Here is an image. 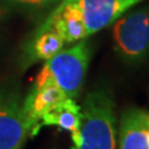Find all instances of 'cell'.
I'll return each mask as SVG.
<instances>
[{"instance_id": "cell-1", "label": "cell", "mask_w": 149, "mask_h": 149, "mask_svg": "<svg viewBox=\"0 0 149 149\" xmlns=\"http://www.w3.org/2000/svg\"><path fill=\"white\" fill-rule=\"evenodd\" d=\"M116 109L111 92L97 88L86 96L82 106L80 142L73 149H116Z\"/></svg>"}, {"instance_id": "cell-3", "label": "cell", "mask_w": 149, "mask_h": 149, "mask_svg": "<svg viewBox=\"0 0 149 149\" xmlns=\"http://www.w3.org/2000/svg\"><path fill=\"white\" fill-rule=\"evenodd\" d=\"M114 47L124 60L137 62L149 54V5L127 11L113 22Z\"/></svg>"}, {"instance_id": "cell-2", "label": "cell", "mask_w": 149, "mask_h": 149, "mask_svg": "<svg viewBox=\"0 0 149 149\" xmlns=\"http://www.w3.org/2000/svg\"><path fill=\"white\" fill-rule=\"evenodd\" d=\"M91 51L87 41L81 40L72 47L63 49L46 61L36 76L34 85L41 86L54 82L68 98H76L85 81Z\"/></svg>"}, {"instance_id": "cell-11", "label": "cell", "mask_w": 149, "mask_h": 149, "mask_svg": "<svg viewBox=\"0 0 149 149\" xmlns=\"http://www.w3.org/2000/svg\"><path fill=\"white\" fill-rule=\"evenodd\" d=\"M24 3H29V4H39V5H44V4H52V3H57L61 0H20Z\"/></svg>"}, {"instance_id": "cell-9", "label": "cell", "mask_w": 149, "mask_h": 149, "mask_svg": "<svg viewBox=\"0 0 149 149\" xmlns=\"http://www.w3.org/2000/svg\"><path fill=\"white\" fill-rule=\"evenodd\" d=\"M119 149H149V113L141 108L123 112L119 124Z\"/></svg>"}, {"instance_id": "cell-4", "label": "cell", "mask_w": 149, "mask_h": 149, "mask_svg": "<svg viewBox=\"0 0 149 149\" xmlns=\"http://www.w3.org/2000/svg\"><path fill=\"white\" fill-rule=\"evenodd\" d=\"M20 93L0 90V149H22L31 133Z\"/></svg>"}, {"instance_id": "cell-5", "label": "cell", "mask_w": 149, "mask_h": 149, "mask_svg": "<svg viewBox=\"0 0 149 149\" xmlns=\"http://www.w3.org/2000/svg\"><path fill=\"white\" fill-rule=\"evenodd\" d=\"M144 0H78L87 36L112 25L129 9Z\"/></svg>"}, {"instance_id": "cell-10", "label": "cell", "mask_w": 149, "mask_h": 149, "mask_svg": "<svg viewBox=\"0 0 149 149\" xmlns=\"http://www.w3.org/2000/svg\"><path fill=\"white\" fill-rule=\"evenodd\" d=\"M82 120V106H80L74 98L63 100L61 103L52 108L37 125V130L46 125H56L60 129L67 130L71 134L73 147L80 142V127Z\"/></svg>"}, {"instance_id": "cell-8", "label": "cell", "mask_w": 149, "mask_h": 149, "mask_svg": "<svg viewBox=\"0 0 149 149\" xmlns=\"http://www.w3.org/2000/svg\"><path fill=\"white\" fill-rule=\"evenodd\" d=\"M65 40L56 32L47 21H44L26 41L22 50L21 65L29 67L39 61H49L55 55L65 49Z\"/></svg>"}, {"instance_id": "cell-7", "label": "cell", "mask_w": 149, "mask_h": 149, "mask_svg": "<svg viewBox=\"0 0 149 149\" xmlns=\"http://www.w3.org/2000/svg\"><path fill=\"white\" fill-rule=\"evenodd\" d=\"M46 21L66 44L78 42L87 37L85 17L78 0H61Z\"/></svg>"}, {"instance_id": "cell-6", "label": "cell", "mask_w": 149, "mask_h": 149, "mask_svg": "<svg viewBox=\"0 0 149 149\" xmlns=\"http://www.w3.org/2000/svg\"><path fill=\"white\" fill-rule=\"evenodd\" d=\"M66 98L67 96L65 92L54 82H47L41 86H32L22 101L24 113L31 129L30 134H36L37 125L44 116Z\"/></svg>"}]
</instances>
